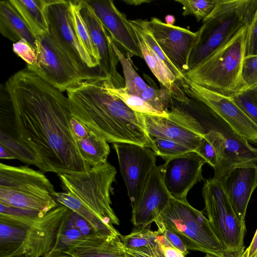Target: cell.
Masks as SVG:
<instances>
[{
	"label": "cell",
	"instance_id": "cell-1",
	"mask_svg": "<svg viewBox=\"0 0 257 257\" xmlns=\"http://www.w3.org/2000/svg\"><path fill=\"white\" fill-rule=\"evenodd\" d=\"M11 102L17 136L42 160L45 173L85 172L91 168L72 136L67 96L27 67L4 84Z\"/></svg>",
	"mask_w": 257,
	"mask_h": 257
},
{
	"label": "cell",
	"instance_id": "cell-2",
	"mask_svg": "<svg viewBox=\"0 0 257 257\" xmlns=\"http://www.w3.org/2000/svg\"><path fill=\"white\" fill-rule=\"evenodd\" d=\"M110 79L98 74L68 89L72 116L107 142L135 144L155 152L142 113L110 92Z\"/></svg>",
	"mask_w": 257,
	"mask_h": 257
},
{
	"label": "cell",
	"instance_id": "cell-3",
	"mask_svg": "<svg viewBox=\"0 0 257 257\" xmlns=\"http://www.w3.org/2000/svg\"><path fill=\"white\" fill-rule=\"evenodd\" d=\"M116 174L115 167L106 162L85 172L57 175L62 191H55L53 197L84 218L98 234H118L113 224L119 221L110 199Z\"/></svg>",
	"mask_w": 257,
	"mask_h": 257
},
{
	"label": "cell",
	"instance_id": "cell-4",
	"mask_svg": "<svg viewBox=\"0 0 257 257\" xmlns=\"http://www.w3.org/2000/svg\"><path fill=\"white\" fill-rule=\"evenodd\" d=\"M67 209L59 204L43 213L0 203V257L46 256Z\"/></svg>",
	"mask_w": 257,
	"mask_h": 257
},
{
	"label": "cell",
	"instance_id": "cell-5",
	"mask_svg": "<svg viewBox=\"0 0 257 257\" xmlns=\"http://www.w3.org/2000/svg\"><path fill=\"white\" fill-rule=\"evenodd\" d=\"M248 26L184 75L193 83L222 95L231 97L245 89L241 77L246 56Z\"/></svg>",
	"mask_w": 257,
	"mask_h": 257
},
{
	"label": "cell",
	"instance_id": "cell-6",
	"mask_svg": "<svg viewBox=\"0 0 257 257\" xmlns=\"http://www.w3.org/2000/svg\"><path fill=\"white\" fill-rule=\"evenodd\" d=\"M257 0H217L202 21L189 61V70L230 40L241 28L249 26Z\"/></svg>",
	"mask_w": 257,
	"mask_h": 257
},
{
	"label": "cell",
	"instance_id": "cell-7",
	"mask_svg": "<svg viewBox=\"0 0 257 257\" xmlns=\"http://www.w3.org/2000/svg\"><path fill=\"white\" fill-rule=\"evenodd\" d=\"M159 218L165 226L177 234L188 250L226 256L225 249L202 211L192 207L187 200L171 197Z\"/></svg>",
	"mask_w": 257,
	"mask_h": 257
},
{
	"label": "cell",
	"instance_id": "cell-8",
	"mask_svg": "<svg viewBox=\"0 0 257 257\" xmlns=\"http://www.w3.org/2000/svg\"><path fill=\"white\" fill-rule=\"evenodd\" d=\"M37 58L27 67L61 92L98 74L81 65L48 32L36 37Z\"/></svg>",
	"mask_w": 257,
	"mask_h": 257
},
{
	"label": "cell",
	"instance_id": "cell-9",
	"mask_svg": "<svg viewBox=\"0 0 257 257\" xmlns=\"http://www.w3.org/2000/svg\"><path fill=\"white\" fill-rule=\"evenodd\" d=\"M202 195L207 218L226 256L233 257L242 253L245 223L237 217L220 181L205 180Z\"/></svg>",
	"mask_w": 257,
	"mask_h": 257
},
{
	"label": "cell",
	"instance_id": "cell-10",
	"mask_svg": "<svg viewBox=\"0 0 257 257\" xmlns=\"http://www.w3.org/2000/svg\"><path fill=\"white\" fill-rule=\"evenodd\" d=\"M177 82L187 95L208 107L233 133L257 145V124L230 98L203 88L185 75Z\"/></svg>",
	"mask_w": 257,
	"mask_h": 257
},
{
	"label": "cell",
	"instance_id": "cell-11",
	"mask_svg": "<svg viewBox=\"0 0 257 257\" xmlns=\"http://www.w3.org/2000/svg\"><path fill=\"white\" fill-rule=\"evenodd\" d=\"M145 129L152 138H162L181 144L195 151L206 132L189 112L174 106L167 116L142 113Z\"/></svg>",
	"mask_w": 257,
	"mask_h": 257
},
{
	"label": "cell",
	"instance_id": "cell-12",
	"mask_svg": "<svg viewBox=\"0 0 257 257\" xmlns=\"http://www.w3.org/2000/svg\"><path fill=\"white\" fill-rule=\"evenodd\" d=\"M113 146L133 208L156 166V155L151 149L135 144L114 143Z\"/></svg>",
	"mask_w": 257,
	"mask_h": 257
},
{
	"label": "cell",
	"instance_id": "cell-13",
	"mask_svg": "<svg viewBox=\"0 0 257 257\" xmlns=\"http://www.w3.org/2000/svg\"><path fill=\"white\" fill-rule=\"evenodd\" d=\"M45 15L48 33L81 65L96 66L81 46L73 20L71 1L48 0Z\"/></svg>",
	"mask_w": 257,
	"mask_h": 257
},
{
	"label": "cell",
	"instance_id": "cell-14",
	"mask_svg": "<svg viewBox=\"0 0 257 257\" xmlns=\"http://www.w3.org/2000/svg\"><path fill=\"white\" fill-rule=\"evenodd\" d=\"M146 25L173 65L182 73L189 70L190 56L196 41L197 32L169 25L153 17Z\"/></svg>",
	"mask_w": 257,
	"mask_h": 257
},
{
	"label": "cell",
	"instance_id": "cell-15",
	"mask_svg": "<svg viewBox=\"0 0 257 257\" xmlns=\"http://www.w3.org/2000/svg\"><path fill=\"white\" fill-rule=\"evenodd\" d=\"M205 161L194 151L171 158L159 167L166 188L171 197L187 200L189 190L203 180Z\"/></svg>",
	"mask_w": 257,
	"mask_h": 257
},
{
	"label": "cell",
	"instance_id": "cell-16",
	"mask_svg": "<svg viewBox=\"0 0 257 257\" xmlns=\"http://www.w3.org/2000/svg\"><path fill=\"white\" fill-rule=\"evenodd\" d=\"M80 13L100 57L99 74L110 77L115 87L124 88L125 80L117 71L119 59L111 45L108 32L86 1L81 0Z\"/></svg>",
	"mask_w": 257,
	"mask_h": 257
},
{
	"label": "cell",
	"instance_id": "cell-17",
	"mask_svg": "<svg viewBox=\"0 0 257 257\" xmlns=\"http://www.w3.org/2000/svg\"><path fill=\"white\" fill-rule=\"evenodd\" d=\"M171 196L164 184L158 166L150 173L143 192L132 208L131 222L135 227L150 228L167 206Z\"/></svg>",
	"mask_w": 257,
	"mask_h": 257
},
{
	"label": "cell",
	"instance_id": "cell-18",
	"mask_svg": "<svg viewBox=\"0 0 257 257\" xmlns=\"http://www.w3.org/2000/svg\"><path fill=\"white\" fill-rule=\"evenodd\" d=\"M92 8L113 41L126 52V55L142 58L136 36L126 16L111 0L86 1Z\"/></svg>",
	"mask_w": 257,
	"mask_h": 257
},
{
	"label": "cell",
	"instance_id": "cell-19",
	"mask_svg": "<svg viewBox=\"0 0 257 257\" xmlns=\"http://www.w3.org/2000/svg\"><path fill=\"white\" fill-rule=\"evenodd\" d=\"M219 181L237 217L245 222L249 201L257 187V164L235 167Z\"/></svg>",
	"mask_w": 257,
	"mask_h": 257
},
{
	"label": "cell",
	"instance_id": "cell-20",
	"mask_svg": "<svg viewBox=\"0 0 257 257\" xmlns=\"http://www.w3.org/2000/svg\"><path fill=\"white\" fill-rule=\"evenodd\" d=\"M0 187L41 196L53 197L54 186L41 171L27 166L0 163Z\"/></svg>",
	"mask_w": 257,
	"mask_h": 257
},
{
	"label": "cell",
	"instance_id": "cell-21",
	"mask_svg": "<svg viewBox=\"0 0 257 257\" xmlns=\"http://www.w3.org/2000/svg\"><path fill=\"white\" fill-rule=\"evenodd\" d=\"M250 164H257V149L234 133L225 134L221 158L214 168L212 179L219 180L233 168Z\"/></svg>",
	"mask_w": 257,
	"mask_h": 257
},
{
	"label": "cell",
	"instance_id": "cell-22",
	"mask_svg": "<svg viewBox=\"0 0 257 257\" xmlns=\"http://www.w3.org/2000/svg\"><path fill=\"white\" fill-rule=\"evenodd\" d=\"M131 25L135 33L142 58L161 85L167 89L172 98L183 104H189L190 99L179 86L172 73L158 58L137 28Z\"/></svg>",
	"mask_w": 257,
	"mask_h": 257
},
{
	"label": "cell",
	"instance_id": "cell-23",
	"mask_svg": "<svg viewBox=\"0 0 257 257\" xmlns=\"http://www.w3.org/2000/svg\"><path fill=\"white\" fill-rule=\"evenodd\" d=\"M120 234L84 237L66 252V257H126Z\"/></svg>",
	"mask_w": 257,
	"mask_h": 257
},
{
	"label": "cell",
	"instance_id": "cell-24",
	"mask_svg": "<svg viewBox=\"0 0 257 257\" xmlns=\"http://www.w3.org/2000/svg\"><path fill=\"white\" fill-rule=\"evenodd\" d=\"M0 32L10 40H26L36 49V37L9 1L0 2Z\"/></svg>",
	"mask_w": 257,
	"mask_h": 257
},
{
	"label": "cell",
	"instance_id": "cell-25",
	"mask_svg": "<svg viewBox=\"0 0 257 257\" xmlns=\"http://www.w3.org/2000/svg\"><path fill=\"white\" fill-rule=\"evenodd\" d=\"M0 203L46 213L59 206L51 196H41L0 187Z\"/></svg>",
	"mask_w": 257,
	"mask_h": 257
},
{
	"label": "cell",
	"instance_id": "cell-26",
	"mask_svg": "<svg viewBox=\"0 0 257 257\" xmlns=\"http://www.w3.org/2000/svg\"><path fill=\"white\" fill-rule=\"evenodd\" d=\"M48 0H10L36 37L48 32L45 15Z\"/></svg>",
	"mask_w": 257,
	"mask_h": 257
},
{
	"label": "cell",
	"instance_id": "cell-27",
	"mask_svg": "<svg viewBox=\"0 0 257 257\" xmlns=\"http://www.w3.org/2000/svg\"><path fill=\"white\" fill-rule=\"evenodd\" d=\"M75 141L82 157L90 168L107 162L110 148L104 138L89 130L84 137Z\"/></svg>",
	"mask_w": 257,
	"mask_h": 257
},
{
	"label": "cell",
	"instance_id": "cell-28",
	"mask_svg": "<svg viewBox=\"0 0 257 257\" xmlns=\"http://www.w3.org/2000/svg\"><path fill=\"white\" fill-rule=\"evenodd\" d=\"M84 237L70 218L67 210L58 228L53 247L45 257H66V252Z\"/></svg>",
	"mask_w": 257,
	"mask_h": 257
},
{
	"label": "cell",
	"instance_id": "cell-29",
	"mask_svg": "<svg viewBox=\"0 0 257 257\" xmlns=\"http://www.w3.org/2000/svg\"><path fill=\"white\" fill-rule=\"evenodd\" d=\"M0 146L8 150L15 159L29 165L37 167L40 171L45 173V168L37 154L16 135L10 134L0 130Z\"/></svg>",
	"mask_w": 257,
	"mask_h": 257
},
{
	"label": "cell",
	"instance_id": "cell-30",
	"mask_svg": "<svg viewBox=\"0 0 257 257\" xmlns=\"http://www.w3.org/2000/svg\"><path fill=\"white\" fill-rule=\"evenodd\" d=\"M225 140V133L210 130L203 134L195 152L214 168L221 160Z\"/></svg>",
	"mask_w": 257,
	"mask_h": 257
},
{
	"label": "cell",
	"instance_id": "cell-31",
	"mask_svg": "<svg viewBox=\"0 0 257 257\" xmlns=\"http://www.w3.org/2000/svg\"><path fill=\"white\" fill-rule=\"evenodd\" d=\"M110 42L122 68L125 80V91L128 94L140 96L142 92L148 85L136 71L133 65L131 57L127 55V57H125L111 38Z\"/></svg>",
	"mask_w": 257,
	"mask_h": 257
},
{
	"label": "cell",
	"instance_id": "cell-32",
	"mask_svg": "<svg viewBox=\"0 0 257 257\" xmlns=\"http://www.w3.org/2000/svg\"><path fill=\"white\" fill-rule=\"evenodd\" d=\"M81 1H71L74 27L79 42L96 67L100 64V57L90 38L87 27L80 13Z\"/></svg>",
	"mask_w": 257,
	"mask_h": 257
},
{
	"label": "cell",
	"instance_id": "cell-33",
	"mask_svg": "<svg viewBox=\"0 0 257 257\" xmlns=\"http://www.w3.org/2000/svg\"><path fill=\"white\" fill-rule=\"evenodd\" d=\"M159 233L150 228L135 227L126 235L120 234V237L126 248L133 250H144L160 246L158 240Z\"/></svg>",
	"mask_w": 257,
	"mask_h": 257
},
{
	"label": "cell",
	"instance_id": "cell-34",
	"mask_svg": "<svg viewBox=\"0 0 257 257\" xmlns=\"http://www.w3.org/2000/svg\"><path fill=\"white\" fill-rule=\"evenodd\" d=\"M130 23L137 28L141 34L145 41L162 62L165 64L172 73L177 81H181L184 74L180 72L171 63L161 49L152 34L147 28L145 20L138 19L129 20Z\"/></svg>",
	"mask_w": 257,
	"mask_h": 257
},
{
	"label": "cell",
	"instance_id": "cell-35",
	"mask_svg": "<svg viewBox=\"0 0 257 257\" xmlns=\"http://www.w3.org/2000/svg\"><path fill=\"white\" fill-rule=\"evenodd\" d=\"M140 97L163 116H167L174 105L172 96L164 86L159 89L148 85Z\"/></svg>",
	"mask_w": 257,
	"mask_h": 257
},
{
	"label": "cell",
	"instance_id": "cell-36",
	"mask_svg": "<svg viewBox=\"0 0 257 257\" xmlns=\"http://www.w3.org/2000/svg\"><path fill=\"white\" fill-rule=\"evenodd\" d=\"M108 89L111 93L119 98L134 111L144 114L162 115L140 96L128 94L124 88L115 87L111 79L108 83Z\"/></svg>",
	"mask_w": 257,
	"mask_h": 257
},
{
	"label": "cell",
	"instance_id": "cell-37",
	"mask_svg": "<svg viewBox=\"0 0 257 257\" xmlns=\"http://www.w3.org/2000/svg\"><path fill=\"white\" fill-rule=\"evenodd\" d=\"M217 0H176L182 5L183 16L193 15L197 21L203 20L213 10Z\"/></svg>",
	"mask_w": 257,
	"mask_h": 257
},
{
	"label": "cell",
	"instance_id": "cell-38",
	"mask_svg": "<svg viewBox=\"0 0 257 257\" xmlns=\"http://www.w3.org/2000/svg\"><path fill=\"white\" fill-rule=\"evenodd\" d=\"M230 98L257 124V87L244 90Z\"/></svg>",
	"mask_w": 257,
	"mask_h": 257
},
{
	"label": "cell",
	"instance_id": "cell-39",
	"mask_svg": "<svg viewBox=\"0 0 257 257\" xmlns=\"http://www.w3.org/2000/svg\"><path fill=\"white\" fill-rule=\"evenodd\" d=\"M155 147V153L165 161L193 151L189 148L176 142L166 139L153 138Z\"/></svg>",
	"mask_w": 257,
	"mask_h": 257
},
{
	"label": "cell",
	"instance_id": "cell-40",
	"mask_svg": "<svg viewBox=\"0 0 257 257\" xmlns=\"http://www.w3.org/2000/svg\"><path fill=\"white\" fill-rule=\"evenodd\" d=\"M241 77L244 90L257 87V55L245 57L242 63Z\"/></svg>",
	"mask_w": 257,
	"mask_h": 257
},
{
	"label": "cell",
	"instance_id": "cell-41",
	"mask_svg": "<svg viewBox=\"0 0 257 257\" xmlns=\"http://www.w3.org/2000/svg\"><path fill=\"white\" fill-rule=\"evenodd\" d=\"M160 234L167 240L168 247L175 248L181 251L185 256L189 253L185 245L175 232L168 229L160 219L159 217L155 221Z\"/></svg>",
	"mask_w": 257,
	"mask_h": 257
},
{
	"label": "cell",
	"instance_id": "cell-42",
	"mask_svg": "<svg viewBox=\"0 0 257 257\" xmlns=\"http://www.w3.org/2000/svg\"><path fill=\"white\" fill-rule=\"evenodd\" d=\"M13 50L16 55L21 58L28 66L35 65L36 58V49L33 48L26 40L21 39L13 45Z\"/></svg>",
	"mask_w": 257,
	"mask_h": 257
},
{
	"label": "cell",
	"instance_id": "cell-43",
	"mask_svg": "<svg viewBox=\"0 0 257 257\" xmlns=\"http://www.w3.org/2000/svg\"><path fill=\"white\" fill-rule=\"evenodd\" d=\"M257 55V7L248 27L246 56Z\"/></svg>",
	"mask_w": 257,
	"mask_h": 257
},
{
	"label": "cell",
	"instance_id": "cell-44",
	"mask_svg": "<svg viewBox=\"0 0 257 257\" xmlns=\"http://www.w3.org/2000/svg\"><path fill=\"white\" fill-rule=\"evenodd\" d=\"M67 212L74 224L84 237L98 233L89 222L80 215L69 208Z\"/></svg>",
	"mask_w": 257,
	"mask_h": 257
},
{
	"label": "cell",
	"instance_id": "cell-45",
	"mask_svg": "<svg viewBox=\"0 0 257 257\" xmlns=\"http://www.w3.org/2000/svg\"><path fill=\"white\" fill-rule=\"evenodd\" d=\"M126 257H165L161 246L144 250H133L125 248Z\"/></svg>",
	"mask_w": 257,
	"mask_h": 257
},
{
	"label": "cell",
	"instance_id": "cell-46",
	"mask_svg": "<svg viewBox=\"0 0 257 257\" xmlns=\"http://www.w3.org/2000/svg\"><path fill=\"white\" fill-rule=\"evenodd\" d=\"M242 257H257V228L250 244L243 252Z\"/></svg>",
	"mask_w": 257,
	"mask_h": 257
},
{
	"label": "cell",
	"instance_id": "cell-47",
	"mask_svg": "<svg viewBox=\"0 0 257 257\" xmlns=\"http://www.w3.org/2000/svg\"><path fill=\"white\" fill-rule=\"evenodd\" d=\"M161 246L165 257H185V255L181 251L175 248Z\"/></svg>",
	"mask_w": 257,
	"mask_h": 257
},
{
	"label": "cell",
	"instance_id": "cell-48",
	"mask_svg": "<svg viewBox=\"0 0 257 257\" xmlns=\"http://www.w3.org/2000/svg\"><path fill=\"white\" fill-rule=\"evenodd\" d=\"M0 158L8 160L15 159L11 153L2 146H0Z\"/></svg>",
	"mask_w": 257,
	"mask_h": 257
},
{
	"label": "cell",
	"instance_id": "cell-49",
	"mask_svg": "<svg viewBox=\"0 0 257 257\" xmlns=\"http://www.w3.org/2000/svg\"><path fill=\"white\" fill-rule=\"evenodd\" d=\"M124 3L127 5L138 6L144 3H150L152 1L149 0H125L123 1Z\"/></svg>",
	"mask_w": 257,
	"mask_h": 257
},
{
	"label": "cell",
	"instance_id": "cell-50",
	"mask_svg": "<svg viewBox=\"0 0 257 257\" xmlns=\"http://www.w3.org/2000/svg\"><path fill=\"white\" fill-rule=\"evenodd\" d=\"M165 20L166 24L173 26L175 22V18L173 15H168L166 16Z\"/></svg>",
	"mask_w": 257,
	"mask_h": 257
},
{
	"label": "cell",
	"instance_id": "cell-51",
	"mask_svg": "<svg viewBox=\"0 0 257 257\" xmlns=\"http://www.w3.org/2000/svg\"><path fill=\"white\" fill-rule=\"evenodd\" d=\"M14 257H29V256H27L25 254H20L17 255L16 256H15Z\"/></svg>",
	"mask_w": 257,
	"mask_h": 257
},
{
	"label": "cell",
	"instance_id": "cell-52",
	"mask_svg": "<svg viewBox=\"0 0 257 257\" xmlns=\"http://www.w3.org/2000/svg\"><path fill=\"white\" fill-rule=\"evenodd\" d=\"M204 257H217L210 253H206Z\"/></svg>",
	"mask_w": 257,
	"mask_h": 257
},
{
	"label": "cell",
	"instance_id": "cell-53",
	"mask_svg": "<svg viewBox=\"0 0 257 257\" xmlns=\"http://www.w3.org/2000/svg\"><path fill=\"white\" fill-rule=\"evenodd\" d=\"M242 253H241L237 256H233V257H242ZM224 257H232V256H225Z\"/></svg>",
	"mask_w": 257,
	"mask_h": 257
}]
</instances>
